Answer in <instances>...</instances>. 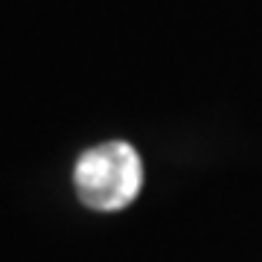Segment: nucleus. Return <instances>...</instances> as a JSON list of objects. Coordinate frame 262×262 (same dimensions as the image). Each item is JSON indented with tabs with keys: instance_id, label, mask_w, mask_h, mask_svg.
Segmentation results:
<instances>
[{
	"instance_id": "obj_1",
	"label": "nucleus",
	"mask_w": 262,
	"mask_h": 262,
	"mask_svg": "<svg viewBox=\"0 0 262 262\" xmlns=\"http://www.w3.org/2000/svg\"><path fill=\"white\" fill-rule=\"evenodd\" d=\"M73 184L84 207L99 210V213L122 210L140 195L143 187L140 155L131 143L122 140L94 146L76 160Z\"/></svg>"
}]
</instances>
